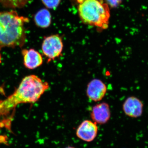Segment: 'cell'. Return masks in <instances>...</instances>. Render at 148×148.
<instances>
[{
	"mask_svg": "<svg viewBox=\"0 0 148 148\" xmlns=\"http://www.w3.org/2000/svg\"><path fill=\"white\" fill-rule=\"evenodd\" d=\"M49 87L47 82L35 75L25 77L12 95L0 101V117L7 115L18 104L36 102Z\"/></svg>",
	"mask_w": 148,
	"mask_h": 148,
	"instance_id": "1",
	"label": "cell"
},
{
	"mask_svg": "<svg viewBox=\"0 0 148 148\" xmlns=\"http://www.w3.org/2000/svg\"><path fill=\"white\" fill-rule=\"evenodd\" d=\"M28 21L14 11L0 12V49L24 45L26 39L24 25Z\"/></svg>",
	"mask_w": 148,
	"mask_h": 148,
	"instance_id": "2",
	"label": "cell"
},
{
	"mask_svg": "<svg viewBox=\"0 0 148 148\" xmlns=\"http://www.w3.org/2000/svg\"><path fill=\"white\" fill-rule=\"evenodd\" d=\"M78 11L83 22L104 29L108 27V5L101 0H83L79 3Z\"/></svg>",
	"mask_w": 148,
	"mask_h": 148,
	"instance_id": "3",
	"label": "cell"
},
{
	"mask_svg": "<svg viewBox=\"0 0 148 148\" xmlns=\"http://www.w3.org/2000/svg\"><path fill=\"white\" fill-rule=\"evenodd\" d=\"M42 49L49 61L54 60L59 57L63 51L64 44L62 38L58 35L46 37L43 42Z\"/></svg>",
	"mask_w": 148,
	"mask_h": 148,
	"instance_id": "4",
	"label": "cell"
},
{
	"mask_svg": "<svg viewBox=\"0 0 148 148\" xmlns=\"http://www.w3.org/2000/svg\"><path fill=\"white\" fill-rule=\"evenodd\" d=\"M98 131V127L96 123L91 121L86 120L78 126L76 135L81 140L90 143L96 138Z\"/></svg>",
	"mask_w": 148,
	"mask_h": 148,
	"instance_id": "5",
	"label": "cell"
},
{
	"mask_svg": "<svg viewBox=\"0 0 148 148\" xmlns=\"http://www.w3.org/2000/svg\"><path fill=\"white\" fill-rule=\"evenodd\" d=\"M107 87L106 84L98 79H94L88 83L86 94L89 99L94 102L101 101L106 95Z\"/></svg>",
	"mask_w": 148,
	"mask_h": 148,
	"instance_id": "6",
	"label": "cell"
},
{
	"mask_svg": "<svg viewBox=\"0 0 148 148\" xmlns=\"http://www.w3.org/2000/svg\"><path fill=\"white\" fill-rule=\"evenodd\" d=\"M110 108L108 103L103 102L93 106L90 116L92 121L96 124H106L110 119Z\"/></svg>",
	"mask_w": 148,
	"mask_h": 148,
	"instance_id": "7",
	"label": "cell"
},
{
	"mask_svg": "<svg viewBox=\"0 0 148 148\" xmlns=\"http://www.w3.org/2000/svg\"><path fill=\"white\" fill-rule=\"evenodd\" d=\"M143 102L139 98L130 96L124 101L123 105V110L127 116L138 118L143 114Z\"/></svg>",
	"mask_w": 148,
	"mask_h": 148,
	"instance_id": "8",
	"label": "cell"
},
{
	"mask_svg": "<svg viewBox=\"0 0 148 148\" xmlns=\"http://www.w3.org/2000/svg\"><path fill=\"white\" fill-rule=\"evenodd\" d=\"M22 53L24 57V65L27 69H35L42 64V56L34 49H24Z\"/></svg>",
	"mask_w": 148,
	"mask_h": 148,
	"instance_id": "9",
	"label": "cell"
},
{
	"mask_svg": "<svg viewBox=\"0 0 148 148\" xmlns=\"http://www.w3.org/2000/svg\"><path fill=\"white\" fill-rule=\"evenodd\" d=\"M35 21L38 27L42 28L48 27L51 21L50 12L45 9L41 10L35 15Z\"/></svg>",
	"mask_w": 148,
	"mask_h": 148,
	"instance_id": "10",
	"label": "cell"
},
{
	"mask_svg": "<svg viewBox=\"0 0 148 148\" xmlns=\"http://www.w3.org/2000/svg\"><path fill=\"white\" fill-rule=\"evenodd\" d=\"M29 0H0V3L7 7L16 8L23 7Z\"/></svg>",
	"mask_w": 148,
	"mask_h": 148,
	"instance_id": "11",
	"label": "cell"
},
{
	"mask_svg": "<svg viewBox=\"0 0 148 148\" xmlns=\"http://www.w3.org/2000/svg\"><path fill=\"white\" fill-rule=\"evenodd\" d=\"M61 0H42L44 4L49 8H54L59 5Z\"/></svg>",
	"mask_w": 148,
	"mask_h": 148,
	"instance_id": "12",
	"label": "cell"
},
{
	"mask_svg": "<svg viewBox=\"0 0 148 148\" xmlns=\"http://www.w3.org/2000/svg\"><path fill=\"white\" fill-rule=\"evenodd\" d=\"M108 3L111 6H116L121 2L122 0H107Z\"/></svg>",
	"mask_w": 148,
	"mask_h": 148,
	"instance_id": "13",
	"label": "cell"
},
{
	"mask_svg": "<svg viewBox=\"0 0 148 148\" xmlns=\"http://www.w3.org/2000/svg\"><path fill=\"white\" fill-rule=\"evenodd\" d=\"M65 148H76L75 147H72V146H68V147H65Z\"/></svg>",
	"mask_w": 148,
	"mask_h": 148,
	"instance_id": "14",
	"label": "cell"
},
{
	"mask_svg": "<svg viewBox=\"0 0 148 148\" xmlns=\"http://www.w3.org/2000/svg\"><path fill=\"white\" fill-rule=\"evenodd\" d=\"M82 1H83V0H77L79 3H80Z\"/></svg>",
	"mask_w": 148,
	"mask_h": 148,
	"instance_id": "15",
	"label": "cell"
},
{
	"mask_svg": "<svg viewBox=\"0 0 148 148\" xmlns=\"http://www.w3.org/2000/svg\"><path fill=\"white\" fill-rule=\"evenodd\" d=\"M1 62V54H0V63Z\"/></svg>",
	"mask_w": 148,
	"mask_h": 148,
	"instance_id": "16",
	"label": "cell"
}]
</instances>
